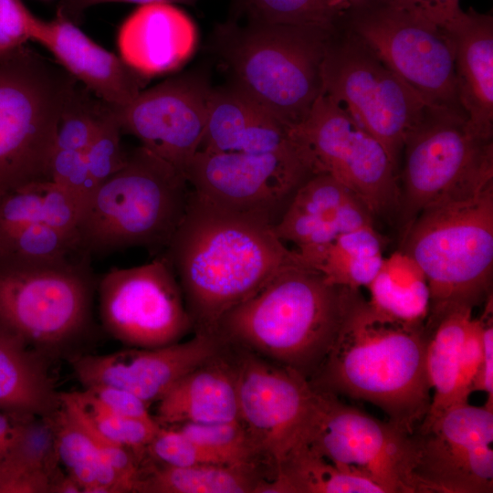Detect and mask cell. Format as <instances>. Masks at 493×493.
<instances>
[{
	"label": "cell",
	"mask_w": 493,
	"mask_h": 493,
	"mask_svg": "<svg viewBox=\"0 0 493 493\" xmlns=\"http://www.w3.org/2000/svg\"><path fill=\"white\" fill-rule=\"evenodd\" d=\"M35 41L44 46L96 98L110 106H125L142 90L146 77L121 57L95 43L60 14L57 13L52 21L42 20Z\"/></svg>",
	"instance_id": "obj_21"
},
{
	"label": "cell",
	"mask_w": 493,
	"mask_h": 493,
	"mask_svg": "<svg viewBox=\"0 0 493 493\" xmlns=\"http://www.w3.org/2000/svg\"><path fill=\"white\" fill-rule=\"evenodd\" d=\"M83 390L116 414L138 419L154 418L149 411L148 404L122 388L108 384H93L84 387Z\"/></svg>",
	"instance_id": "obj_41"
},
{
	"label": "cell",
	"mask_w": 493,
	"mask_h": 493,
	"mask_svg": "<svg viewBox=\"0 0 493 493\" xmlns=\"http://www.w3.org/2000/svg\"><path fill=\"white\" fill-rule=\"evenodd\" d=\"M338 28L249 22L230 25L216 47L234 88L288 128L309 115L322 90L324 58Z\"/></svg>",
	"instance_id": "obj_6"
},
{
	"label": "cell",
	"mask_w": 493,
	"mask_h": 493,
	"mask_svg": "<svg viewBox=\"0 0 493 493\" xmlns=\"http://www.w3.org/2000/svg\"><path fill=\"white\" fill-rule=\"evenodd\" d=\"M304 444L374 482L383 493H417L414 435L344 404L339 396L316 391Z\"/></svg>",
	"instance_id": "obj_12"
},
{
	"label": "cell",
	"mask_w": 493,
	"mask_h": 493,
	"mask_svg": "<svg viewBox=\"0 0 493 493\" xmlns=\"http://www.w3.org/2000/svg\"><path fill=\"white\" fill-rule=\"evenodd\" d=\"M145 453L153 460L171 467L230 465L217 453L170 426L161 425L147 445Z\"/></svg>",
	"instance_id": "obj_39"
},
{
	"label": "cell",
	"mask_w": 493,
	"mask_h": 493,
	"mask_svg": "<svg viewBox=\"0 0 493 493\" xmlns=\"http://www.w3.org/2000/svg\"><path fill=\"white\" fill-rule=\"evenodd\" d=\"M249 22L338 28L343 14L330 0H239Z\"/></svg>",
	"instance_id": "obj_36"
},
{
	"label": "cell",
	"mask_w": 493,
	"mask_h": 493,
	"mask_svg": "<svg viewBox=\"0 0 493 493\" xmlns=\"http://www.w3.org/2000/svg\"><path fill=\"white\" fill-rule=\"evenodd\" d=\"M266 478L257 464L142 467V493H256Z\"/></svg>",
	"instance_id": "obj_30"
},
{
	"label": "cell",
	"mask_w": 493,
	"mask_h": 493,
	"mask_svg": "<svg viewBox=\"0 0 493 493\" xmlns=\"http://www.w3.org/2000/svg\"><path fill=\"white\" fill-rule=\"evenodd\" d=\"M79 218L73 198L51 180L24 185L0 197V238L37 223L78 236Z\"/></svg>",
	"instance_id": "obj_32"
},
{
	"label": "cell",
	"mask_w": 493,
	"mask_h": 493,
	"mask_svg": "<svg viewBox=\"0 0 493 493\" xmlns=\"http://www.w3.org/2000/svg\"><path fill=\"white\" fill-rule=\"evenodd\" d=\"M373 217L351 189L328 173H317L299 186L273 229L281 241L299 251L374 226Z\"/></svg>",
	"instance_id": "obj_20"
},
{
	"label": "cell",
	"mask_w": 493,
	"mask_h": 493,
	"mask_svg": "<svg viewBox=\"0 0 493 493\" xmlns=\"http://www.w3.org/2000/svg\"><path fill=\"white\" fill-rule=\"evenodd\" d=\"M31 415L0 408V467L5 461L24 423Z\"/></svg>",
	"instance_id": "obj_45"
},
{
	"label": "cell",
	"mask_w": 493,
	"mask_h": 493,
	"mask_svg": "<svg viewBox=\"0 0 493 493\" xmlns=\"http://www.w3.org/2000/svg\"><path fill=\"white\" fill-rule=\"evenodd\" d=\"M90 424L106 438L133 451L142 459L146 446L161 425L153 419L116 414L86 391L69 393Z\"/></svg>",
	"instance_id": "obj_35"
},
{
	"label": "cell",
	"mask_w": 493,
	"mask_h": 493,
	"mask_svg": "<svg viewBox=\"0 0 493 493\" xmlns=\"http://www.w3.org/2000/svg\"><path fill=\"white\" fill-rule=\"evenodd\" d=\"M402 239L429 287L426 329L452 310L480 306L492 295L493 184L425 207Z\"/></svg>",
	"instance_id": "obj_4"
},
{
	"label": "cell",
	"mask_w": 493,
	"mask_h": 493,
	"mask_svg": "<svg viewBox=\"0 0 493 493\" xmlns=\"http://www.w3.org/2000/svg\"><path fill=\"white\" fill-rule=\"evenodd\" d=\"M121 133L111 107L106 104L96 134L85 152L91 194L125 163L128 152L121 144Z\"/></svg>",
	"instance_id": "obj_38"
},
{
	"label": "cell",
	"mask_w": 493,
	"mask_h": 493,
	"mask_svg": "<svg viewBox=\"0 0 493 493\" xmlns=\"http://www.w3.org/2000/svg\"><path fill=\"white\" fill-rule=\"evenodd\" d=\"M472 312L468 308L452 310L425 329V366L433 394L422 423L435 419L454 405L468 403L470 393L463 383L461 351Z\"/></svg>",
	"instance_id": "obj_27"
},
{
	"label": "cell",
	"mask_w": 493,
	"mask_h": 493,
	"mask_svg": "<svg viewBox=\"0 0 493 493\" xmlns=\"http://www.w3.org/2000/svg\"><path fill=\"white\" fill-rule=\"evenodd\" d=\"M482 337L479 319L472 318L462 346L461 370L463 383L471 394L475 378L482 363Z\"/></svg>",
	"instance_id": "obj_44"
},
{
	"label": "cell",
	"mask_w": 493,
	"mask_h": 493,
	"mask_svg": "<svg viewBox=\"0 0 493 493\" xmlns=\"http://www.w3.org/2000/svg\"><path fill=\"white\" fill-rule=\"evenodd\" d=\"M96 295L102 329L126 347L169 345L194 330L178 279L163 255L141 266L112 267L98 278Z\"/></svg>",
	"instance_id": "obj_15"
},
{
	"label": "cell",
	"mask_w": 493,
	"mask_h": 493,
	"mask_svg": "<svg viewBox=\"0 0 493 493\" xmlns=\"http://www.w3.org/2000/svg\"><path fill=\"white\" fill-rule=\"evenodd\" d=\"M226 351L184 375L156 402L153 417L160 425L239 419L235 363Z\"/></svg>",
	"instance_id": "obj_25"
},
{
	"label": "cell",
	"mask_w": 493,
	"mask_h": 493,
	"mask_svg": "<svg viewBox=\"0 0 493 493\" xmlns=\"http://www.w3.org/2000/svg\"><path fill=\"white\" fill-rule=\"evenodd\" d=\"M367 288V300L376 313L407 327L425 328L430 290L424 273L407 254L400 250L384 258Z\"/></svg>",
	"instance_id": "obj_29"
},
{
	"label": "cell",
	"mask_w": 493,
	"mask_h": 493,
	"mask_svg": "<svg viewBox=\"0 0 493 493\" xmlns=\"http://www.w3.org/2000/svg\"><path fill=\"white\" fill-rule=\"evenodd\" d=\"M211 90L203 76L185 73L142 90L125 106L110 107L122 133L184 174L204 138Z\"/></svg>",
	"instance_id": "obj_18"
},
{
	"label": "cell",
	"mask_w": 493,
	"mask_h": 493,
	"mask_svg": "<svg viewBox=\"0 0 493 493\" xmlns=\"http://www.w3.org/2000/svg\"><path fill=\"white\" fill-rule=\"evenodd\" d=\"M383 493L370 479L338 467L308 445L295 447L256 493Z\"/></svg>",
	"instance_id": "obj_28"
},
{
	"label": "cell",
	"mask_w": 493,
	"mask_h": 493,
	"mask_svg": "<svg viewBox=\"0 0 493 493\" xmlns=\"http://www.w3.org/2000/svg\"><path fill=\"white\" fill-rule=\"evenodd\" d=\"M413 435L417 493L493 491V409L459 404Z\"/></svg>",
	"instance_id": "obj_17"
},
{
	"label": "cell",
	"mask_w": 493,
	"mask_h": 493,
	"mask_svg": "<svg viewBox=\"0 0 493 493\" xmlns=\"http://www.w3.org/2000/svg\"><path fill=\"white\" fill-rule=\"evenodd\" d=\"M443 27L454 44L458 101L471 127L493 137V16L470 7Z\"/></svg>",
	"instance_id": "obj_24"
},
{
	"label": "cell",
	"mask_w": 493,
	"mask_h": 493,
	"mask_svg": "<svg viewBox=\"0 0 493 493\" xmlns=\"http://www.w3.org/2000/svg\"><path fill=\"white\" fill-rule=\"evenodd\" d=\"M79 84L26 45L0 55V197L50 180L58 126Z\"/></svg>",
	"instance_id": "obj_7"
},
{
	"label": "cell",
	"mask_w": 493,
	"mask_h": 493,
	"mask_svg": "<svg viewBox=\"0 0 493 493\" xmlns=\"http://www.w3.org/2000/svg\"><path fill=\"white\" fill-rule=\"evenodd\" d=\"M444 26L461 11L460 0H379Z\"/></svg>",
	"instance_id": "obj_43"
},
{
	"label": "cell",
	"mask_w": 493,
	"mask_h": 493,
	"mask_svg": "<svg viewBox=\"0 0 493 493\" xmlns=\"http://www.w3.org/2000/svg\"><path fill=\"white\" fill-rule=\"evenodd\" d=\"M98 278L87 254L58 265L0 262V330L48 361L70 358L94 330Z\"/></svg>",
	"instance_id": "obj_8"
},
{
	"label": "cell",
	"mask_w": 493,
	"mask_h": 493,
	"mask_svg": "<svg viewBox=\"0 0 493 493\" xmlns=\"http://www.w3.org/2000/svg\"><path fill=\"white\" fill-rule=\"evenodd\" d=\"M192 188L174 166L140 145L99 185L82 207L78 237L83 253L101 256L131 247L164 252L187 208Z\"/></svg>",
	"instance_id": "obj_5"
},
{
	"label": "cell",
	"mask_w": 493,
	"mask_h": 493,
	"mask_svg": "<svg viewBox=\"0 0 493 493\" xmlns=\"http://www.w3.org/2000/svg\"><path fill=\"white\" fill-rule=\"evenodd\" d=\"M57 455L84 493L134 492L133 487L100 455L78 418L61 404L54 414Z\"/></svg>",
	"instance_id": "obj_31"
},
{
	"label": "cell",
	"mask_w": 493,
	"mask_h": 493,
	"mask_svg": "<svg viewBox=\"0 0 493 493\" xmlns=\"http://www.w3.org/2000/svg\"><path fill=\"white\" fill-rule=\"evenodd\" d=\"M55 413L27 418L0 470L42 471L52 476L61 472L56 447Z\"/></svg>",
	"instance_id": "obj_34"
},
{
	"label": "cell",
	"mask_w": 493,
	"mask_h": 493,
	"mask_svg": "<svg viewBox=\"0 0 493 493\" xmlns=\"http://www.w3.org/2000/svg\"><path fill=\"white\" fill-rule=\"evenodd\" d=\"M41 22L21 0H0V55L35 41Z\"/></svg>",
	"instance_id": "obj_40"
},
{
	"label": "cell",
	"mask_w": 493,
	"mask_h": 493,
	"mask_svg": "<svg viewBox=\"0 0 493 493\" xmlns=\"http://www.w3.org/2000/svg\"><path fill=\"white\" fill-rule=\"evenodd\" d=\"M197 40L190 17L172 4L140 5L122 24L121 57L144 77L169 73L193 54Z\"/></svg>",
	"instance_id": "obj_22"
},
{
	"label": "cell",
	"mask_w": 493,
	"mask_h": 493,
	"mask_svg": "<svg viewBox=\"0 0 493 493\" xmlns=\"http://www.w3.org/2000/svg\"><path fill=\"white\" fill-rule=\"evenodd\" d=\"M232 349L239 420L261 461L274 471L304 444L316 391L299 373L250 351Z\"/></svg>",
	"instance_id": "obj_16"
},
{
	"label": "cell",
	"mask_w": 493,
	"mask_h": 493,
	"mask_svg": "<svg viewBox=\"0 0 493 493\" xmlns=\"http://www.w3.org/2000/svg\"><path fill=\"white\" fill-rule=\"evenodd\" d=\"M333 5L343 15L351 9L362 7L372 0H330Z\"/></svg>",
	"instance_id": "obj_47"
},
{
	"label": "cell",
	"mask_w": 493,
	"mask_h": 493,
	"mask_svg": "<svg viewBox=\"0 0 493 493\" xmlns=\"http://www.w3.org/2000/svg\"><path fill=\"white\" fill-rule=\"evenodd\" d=\"M163 255L182 288L194 331L215 333L222 316L283 268L303 262L274 229L193 190Z\"/></svg>",
	"instance_id": "obj_1"
},
{
	"label": "cell",
	"mask_w": 493,
	"mask_h": 493,
	"mask_svg": "<svg viewBox=\"0 0 493 493\" xmlns=\"http://www.w3.org/2000/svg\"><path fill=\"white\" fill-rule=\"evenodd\" d=\"M290 131L315 173L340 181L374 217L397 215L398 172L386 150L331 100L320 94L306 119Z\"/></svg>",
	"instance_id": "obj_13"
},
{
	"label": "cell",
	"mask_w": 493,
	"mask_h": 493,
	"mask_svg": "<svg viewBox=\"0 0 493 493\" xmlns=\"http://www.w3.org/2000/svg\"><path fill=\"white\" fill-rule=\"evenodd\" d=\"M82 254L78 236L44 223L24 226L0 238V262L5 263L58 265Z\"/></svg>",
	"instance_id": "obj_33"
},
{
	"label": "cell",
	"mask_w": 493,
	"mask_h": 493,
	"mask_svg": "<svg viewBox=\"0 0 493 493\" xmlns=\"http://www.w3.org/2000/svg\"><path fill=\"white\" fill-rule=\"evenodd\" d=\"M170 427L177 428L217 453L230 465L257 464L261 460L239 419L205 424L185 423Z\"/></svg>",
	"instance_id": "obj_37"
},
{
	"label": "cell",
	"mask_w": 493,
	"mask_h": 493,
	"mask_svg": "<svg viewBox=\"0 0 493 493\" xmlns=\"http://www.w3.org/2000/svg\"><path fill=\"white\" fill-rule=\"evenodd\" d=\"M47 359L0 330V408L34 415L53 414L59 394Z\"/></svg>",
	"instance_id": "obj_26"
},
{
	"label": "cell",
	"mask_w": 493,
	"mask_h": 493,
	"mask_svg": "<svg viewBox=\"0 0 493 493\" xmlns=\"http://www.w3.org/2000/svg\"><path fill=\"white\" fill-rule=\"evenodd\" d=\"M313 174L300 145L268 153L198 151L184 172L192 190L203 198L272 228Z\"/></svg>",
	"instance_id": "obj_14"
},
{
	"label": "cell",
	"mask_w": 493,
	"mask_h": 493,
	"mask_svg": "<svg viewBox=\"0 0 493 493\" xmlns=\"http://www.w3.org/2000/svg\"><path fill=\"white\" fill-rule=\"evenodd\" d=\"M341 23L428 107L463 111L456 90L454 44L445 27L379 0L347 11Z\"/></svg>",
	"instance_id": "obj_11"
},
{
	"label": "cell",
	"mask_w": 493,
	"mask_h": 493,
	"mask_svg": "<svg viewBox=\"0 0 493 493\" xmlns=\"http://www.w3.org/2000/svg\"><path fill=\"white\" fill-rule=\"evenodd\" d=\"M493 184V142L460 110L428 107L407 135L398 174L403 235L425 207Z\"/></svg>",
	"instance_id": "obj_9"
},
{
	"label": "cell",
	"mask_w": 493,
	"mask_h": 493,
	"mask_svg": "<svg viewBox=\"0 0 493 493\" xmlns=\"http://www.w3.org/2000/svg\"><path fill=\"white\" fill-rule=\"evenodd\" d=\"M299 147L290 128L246 95L231 85L212 89L199 151L268 153Z\"/></svg>",
	"instance_id": "obj_23"
},
{
	"label": "cell",
	"mask_w": 493,
	"mask_h": 493,
	"mask_svg": "<svg viewBox=\"0 0 493 493\" xmlns=\"http://www.w3.org/2000/svg\"><path fill=\"white\" fill-rule=\"evenodd\" d=\"M196 0H62L58 14L64 16L72 21L87 8L104 3H130L140 5L166 3V4H194Z\"/></svg>",
	"instance_id": "obj_46"
},
{
	"label": "cell",
	"mask_w": 493,
	"mask_h": 493,
	"mask_svg": "<svg viewBox=\"0 0 493 493\" xmlns=\"http://www.w3.org/2000/svg\"><path fill=\"white\" fill-rule=\"evenodd\" d=\"M426 342L425 328L382 317L354 289L337 338L309 382L318 392L368 402L413 434L432 398Z\"/></svg>",
	"instance_id": "obj_2"
},
{
	"label": "cell",
	"mask_w": 493,
	"mask_h": 493,
	"mask_svg": "<svg viewBox=\"0 0 493 493\" xmlns=\"http://www.w3.org/2000/svg\"><path fill=\"white\" fill-rule=\"evenodd\" d=\"M194 332L193 338L169 345L126 347L107 354L76 353L68 360L83 388L93 384L116 386L150 405L184 375L226 347L216 333Z\"/></svg>",
	"instance_id": "obj_19"
},
{
	"label": "cell",
	"mask_w": 493,
	"mask_h": 493,
	"mask_svg": "<svg viewBox=\"0 0 493 493\" xmlns=\"http://www.w3.org/2000/svg\"><path fill=\"white\" fill-rule=\"evenodd\" d=\"M321 94L383 146L399 174L405 139L428 106L341 23L324 58Z\"/></svg>",
	"instance_id": "obj_10"
},
{
	"label": "cell",
	"mask_w": 493,
	"mask_h": 493,
	"mask_svg": "<svg viewBox=\"0 0 493 493\" xmlns=\"http://www.w3.org/2000/svg\"><path fill=\"white\" fill-rule=\"evenodd\" d=\"M353 290L329 283L304 262L294 264L225 313L215 333L229 347L309 380L337 338Z\"/></svg>",
	"instance_id": "obj_3"
},
{
	"label": "cell",
	"mask_w": 493,
	"mask_h": 493,
	"mask_svg": "<svg viewBox=\"0 0 493 493\" xmlns=\"http://www.w3.org/2000/svg\"><path fill=\"white\" fill-rule=\"evenodd\" d=\"M484 309L479 320L482 337V363L475 378L472 392L483 391L488 399L485 405L493 409V303L492 295L483 303Z\"/></svg>",
	"instance_id": "obj_42"
}]
</instances>
